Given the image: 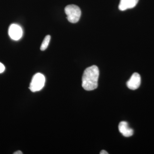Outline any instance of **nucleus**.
<instances>
[{
    "label": "nucleus",
    "mask_w": 154,
    "mask_h": 154,
    "mask_svg": "<svg viewBox=\"0 0 154 154\" xmlns=\"http://www.w3.org/2000/svg\"><path fill=\"white\" fill-rule=\"evenodd\" d=\"M99 75V68L96 66L89 67L85 70L82 79V86L87 91H93L98 87Z\"/></svg>",
    "instance_id": "nucleus-1"
},
{
    "label": "nucleus",
    "mask_w": 154,
    "mask_h": 154,
    "mask_svg": "<svg viewBox=\"0 0 154 154\" xmlns=\"http://www.w3.org/2000/svg\"><path fill=\"white\" fill-rule=\"evenodd\" d=\"M65 12L68 20L72 23L79 22L81 16V11L78 6L74 5L67 6L65 8Z\"/></svg>",
    "instance_id": "nucleus-2"
},
{
    "label": "nucleus",
    "mask_w": 154,
    "mask_h": 154,
    "mask_svg": "<svg viewBox=\"0 0 154 154\" xmlns=\"http://www.w3.org/2000/svg\"><path fill=\"white\" fill-rule=\"evenodd\" d=\"M45 82V77L44 75L40 73H37L32 78L29 89L33 92L40 91L44 87Z\"/></svg>",
    "instance_id": "nucleus-3"
},
{
    "label": "nucleus",
    "mask_w": 154,
    "mask_h": 154,
    "mask_svg": "<svg viewBox=\"0 0 154 154\" xmlns=\"http://www.w3.org/2000/svg\"><path fill=\"white\" fill-rule=\"evenodd\" d=\"M9 36L12 39L18 40L22 36V30L21 27L17 24H13L11 25L9 28Z\"/></svg>",
    "instance_id": "nucleus-4"
},
{
    "label": "nucleus",
    "mask_w": 154,
    "mask_h": 154,
    "mask_svg": "<svg viewBox=\"0 0 154 154\" xmlns=\"http://www.w3.org/2000/svg\"><path fill=\"white\" fill-rule=\"evenodd\" d=\"M141 84V77L138 73H134L127 82L128 88L131 90H135L139 88Z\"/></svg>",
    "instance_id": "nucleus-5"
},
{
    "label": "nucleus",
    "mask_w": 154,
    "mask_h": 154,
    "mask_svg": "<svg viewBox=\"0 0 154 154\" xmlns=\"http://www.w3.org/2000/svg\"><path fill=\"white\" fill-rule=\"evenodd\" d=\"M119 130L122 135L125 137L131 136L134 134V130L128 126L126 122L122 121L119 125Z\"/></svg>",
    "instance_id": "nucleus-6"
},
{
    "label": "nucleus",
    "mask_w": 154,
    "mask_h": 154,
    "mask_svg": "<svg viewBox=\"0 0 154 154\" xmlns=\"http://www.w3.org/2000/svg\"><path fill=\"white\" fill-rule=\"evenodd\" d=\"M139 0H120L119 9L124 11L128 9L134 8L138 2Z\"/></svg>",
    "instance_id": "nucleus-7"
},
{
    "label": "nucleus",
    "mask_w": 154,
    "mask_h": 154,
    "mask_svg": "<svg viewBox=\"0 0 154 154\" xmlns=\"http://www.w3.org/2000/svg\"><path fill=\"white\" fill-rule=\"evenodd\" d=\"M51 39V36L50 35H47L45 37L44 40L42 43L41 47H40V50L41 51L45 50L47 48L49 44L50 41Z\"/></svg>",
    "instance_id": "nucleus-8"
},
{
    "label": "nucleus",
    "mask_w": 154,
    "mask_h": 154,
    "mask_svg": "<svg viewBox=\"0 0 154 154\" xmlns=\"http://www.w3.org/2000/svg\"><path fill=\"white\" fill-rule=\"evenodd\" d=\"M5 66L0 62V73H2L5 71Z\"/></svg>",
    "instance_id": "nucleus-9"
},
{
    "label": "nucleus",
    "mask_w": 154,
    "mask_h": 154,
    "mask_svg": "<svg viewBox=\"0 0 154 154\" xmlns=\"http://www.w3.org/2000/svg\"><path fill=\"white\" fill-rule=\"evenodd\" d=\"M100 154H108V153L107 152H106V151L104 150H103L102 151L100 152Z\"/></svg>",
    "instance_id": "nucleus-10"
},
{
    "label": "nucleus",
    "mask_w": 154,
    "mask_h": 154,
    "mask_svg": "<svg viewBox=\"0 0 154 154\" xmlns=\"http://www.w3.org/2000/svg\"><path fill=\"white\" fill-rule=\"evenodd\" d=\"M14 154H23V153L21 151H17L15 152L14 153Z\"/></svg>",
    "instance_id": "nucleus-11"
}]
</instances>
